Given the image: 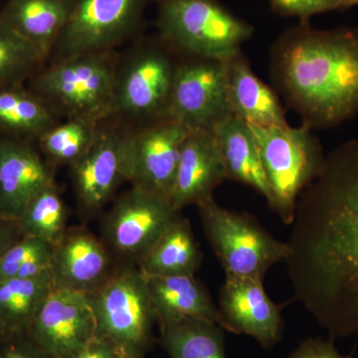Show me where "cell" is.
<instances>
[{
    "mask_svg": "<svg viewBox=\"0 0 358 358\" xmlns=\"http://www.w3.org/2000/svg\"><path fill=\"white\" fill-rule=\"evenodd\" d=\"M145 277L157 324L202 320L219 324L218 308L195 275Z\"/></svg>",
    "mask_w": 358,
    "mask_h": 358,
    "instance_id": "obj_21",
    "label": "cell"
},
{
    "mask_svg": "<svg viewBox=\"0 0 358 358\" xmlns=\"http://www.w3.org/2000/svg\"><path fill=\"white\" fill-rule=\"evenodd\" d=\"M249 126L272 193L270 207L289 225L299 196L319 176L326 155L312 129L305 124L300 128L289 124L270 128Z\"/></svg>",
    "mask_w": 358,
    "mask_h": 358,
    "instance_id": "obj_7",
    "label": "cell"
},
{
    "mask_svg": "<svg viewBox=\"0 0 358 358\" xmlns=\"http://www.w3.org/2000/svg\"><path fill=\"white\" fill-rule=\"evenodd\" d=\"M285 259L294 296L331 339L358 336V140L299 196Z\"/></svg>",
    "mask_w": 358,
    "mask_h": 358,
    "instance_id": "obj_1",
    "label": "cell"
},
{
    "mask_svg": "<svg viewBox=\"0 0 358 358\" xmlns=\"http://www.w3.org/2000/svg\"><path fill=\"white\" fill-rule=\"evenodd\" d=\"M225 71L228 100L233 115L260 128L288 124L279 98L254 74L241 52L225 61Z\"/></svg>",
    "mask_w": 358,
    "mask_h": 358,
    "instance_id": "obj_19",
    "label": "cell"
},
{
    "mask_svg": "<svg viewBox=\"0 0 358 358\" xmlns=\"http://www.w3.org/2000/svg\"><path fill=\"white\" fill-rule=\"evenodd\" d=\"M231 115L225 61L179 57L167 119L178 122L188 131L212 133Z\"/></svg>",
    "mask_w": 358,
    "mask_h": 358,
    "instance_id": "obj_11",
    "label": "cell"
},
{
    "mask_svg": "<svg viewBox=\"0 0 358 358\" xmlns=\"http://www.w3.org/2000/svg\"><path fill=\"white\" fill-rule=\"evenodd\" d=\"M53 182V166L34 141L0 134V215L17 220L33 197Z\"/></svg>",
    "mask_w": 358,
    "mask_h": 358,
    "instance_id": "obj_16",
    "label": "cell"
},
{
    "mask_svg": "<svg viewBox=\"0 0 358 358\" xmlns=\"http://www.w3.org/2000/svg\"><path fill=\"white\" fill-rule=\"evenodd\" d=\"M4 0H0V6H1V4L3 3Z\"/></svg>",
    "mask_w": 358,
    "mask_h": 358,
    "instance_id": "obj_39",
    "label": "cell"
},
{
    "mask_svg": "<svg viewBox=\"0 0 358 358\" xmlns=\"http://www.w3.org/2000/svg\"><path fill=\"white\" fill-rule=\"evenodd\" d=\"M119 265L101 237L85 227L68 228L62 239L54 245V287L91 293L107 281Z\"/></svg>",
    "mask_w": 358,
    "mask_h": 358,
    "instance_id": "obj_17",
    "label": "cell"
},
{
    "mask_svg": "<svg viewBox=\"0 0 358 358\" xmlns=\"http://www.w3.org/2000/svg\"><path fill=\"white\" fill-rule=\"evenodd\" d=\"M217 308L222 329L251 336L266 350L281 341V307L268 298L263 280L226 275Z\"/></svg>",
    "mask_w": 358,
    "mask_h": 358,
    "instance_id": "obj_15",
    "label": "cell"
},
{
    "mask_svg": "<svg viewBox=\"0 0 358 358\" xmlns=\"http://www.w3.org/2000/svg\"><path fill=\"white\" fill-rule=\"evenodd\" d=\"M154 0H75L48 62L79 54L114 51L138 36ZM47 62V63H48Z\"/></svg>",
    "mask_w": 358,
    "mask_h": 358,
    "instance_id": "obj_9",
    "label": "cell"
},
{
    "mask_svg": "<svg viewBox=\"0 0 358 358\" xmlns=\"http://www.w3.org/2000/svg\"><path fill=\"white\" fill-rule=\"evenodd\" d=\"M288 358H350L341 355L334 345V339L320 338L303 341Z\"/></svg>",
    "mask_w": 358,
    "mask_h": 358,
    "instance_id": "obj_33",
    "label": "cell"
},
{
    "mask_svg": "<svg viewBox=\"0 0 358 358\" xmlns=\"http://www.w3.org/2000/svg\"><path fill=\"white\" fill-rule=\"evenodd\" d=\"M53 249L54 245L46 240L21 237L0 256V282L50 272Z\"/></svg>",
    "mask_w": 358,
    "mask_h": 358,
    "instance_id": "obj_30",
    "label": "cell"
},
{
    "mask_svg": "<svg viewBox=\"0 0 358 358\" xmlns=\"http://www.w3.org/2000/svg\"><path fill=\"white\" fill-rule=\"evenodd\" d=\"M0 358H52L26 333L7 334L0 341Z\"/></svg>",
    "mask_w": 358,
    "mask_h": 358,
    "instance_id": "obj_32",
    "label": "cell"
},
{
    "mask_svg": "<svg viewBox=\"0 0 358 358\" xmlns=\"http://www.w3.org/2000/svg\"><path fill=\"white\" fill-rule=\"evenodd\" d=\"M131 129L114 117L101 122L88 152L70 166L79 208L86 216L100 213L128 182L127 152Z\"/></svg>",
    "mask_w": 358,
    "mask_h": 358,
    "instance_id": "obj_12",
    "label": "cell"
},
{
    "mask_svg": "<svg viewBox=\"0 0 358 358\" xmlns=\"http://www.w3.org/2000/svg\"><path fill=\"white\" fill-rule=\"evenodd\" d=\"M86 296L96 336L109 339L124 355L145 357L154 343L157 320L147 277L138 266L120 264L107 281Z\"/></svg>",
    "mask_w": 358,
    "mask_h": 358,
    "instance_id": "obj_6",
    "label": "cell"
},
{
    "mask_svg": "<svg viewBox=\"0 0 358 358\" xmlns=\"http://www.w3.org/2000/svg\"><path fill=\"white\" fill-rule=\"evenodd\" d=\"M214 138L225 166L226 178L255 189L272 205V193L264 171L253 131L246 122L231 115L214 128Z\"/></svg>",
    "mask_w": 358,
    "mask_h": 358,
    "instance_id": "obj_22",
    "label": "cell"
},
{
    "mask_svg": "<svg viewBox=\"0 0 358 358\" xmlns=\"http://www.w3.org/2000/svg\"><path fill=\"white\" fill-rule=\"evenodd\" d=\"M22 237L17 220L0 215V256Z\"/></svg>",
    "mask_w": 358,
    "mask_h": 358,
    "instance_id": "obj_35",
    "label": "cell"
},
{
    "mask_svg": "<svg viewBox=\"0 0 358 358\" xmlns=\"http://www.w3.org/2000/svg\"><path fill=\"white\" fill-rule=\"evenodd\" d=\"M45 65L40 52L0 16V89L26 86Z\"/></svg>",
    "mask_w": 358,
    "mask_h": 358,
    "instance_id": "obj_29",
    "label": "cell"
},
{
    "mask_svg": "<svg viewBox=\"0 0 358 358\" xmlns=\"http://www.w3.org/2000/svg\"><path fill=\"white\" fill-rule=\"evenodd\" d=\"M270 4L275 13L305 23L315 14L343 8L341 0H270Z\"/></svg>",
    "mask_w": 358,
    "mask_h": 358,
    "instance_id": "obj_31",
    "label": "cell"
},
{
    "mask_svg": "<svg viewBox=\"0 0 358 358\" xmlns=\"http://www.w3.org/2000/svg\"><path fill=\"white\" fill-rule=\"evenodd\" d=\"M203 254L188 219L179 215L145 252L138 268L150 277L194 275Z\"/></svg>",
    "mask_w": 358,
    "mask_h": 358,
    "instance_id": "obj_23",
    "label": "cell"
},
{
    "mask_svg": "<svg viewBox=\"0 0 358 358\" xmlns=\"http://www.w3.org/2000/svg\"><path fill=\"white\" fill-rule=\"evenodd\" d=\"M54 288L52 272L0 282V324L8 334L27 333Z\"/></svg>",
    "mask_w": 358,
    "mask_h": 358,
    "instance_id": "obj_24",
    "label": "cell"
},
{
    "mask_svg": "<svg viewBox=\"0 0 358 358\" xmlns=\"http://www.w3.org/2000/svg\"><path fill=\"white\" fill-rule=\"evenodd\" d=\"M57 122V115L27 87L0 89V134L35 141Z\"/></svg>",
    "mask_w": 358,
    "mask_h": 358,
    "instance_id": "obj_25",
    "label": "cell"
},
{
    "mask_svg": "<svg viewBox=\"0 0 358 358\" xmlns=\"http://www.w3.org/2000/svg\"><path fill=\"white\" fill-rule=\"evenodd\" d=\"M226 178L222 157L213 134L189 131L183 141L169 200L178 210L213 197Z\"/></svg>",
    "mask_w": 358,
    "mask_h": 358,
    "instance_id": "obj_18",
    "label": "cell"
},
{
    "mask_svg": "<svg viewBox=\"0 0 358 358\" xmlns=\"http://www.w3.org/2000/svg\"><path fill=\"white\" fill-rule=\"evenodd\" d=\"M7 334L8 333H7L6 329H4V327H2V324H0V341L4 338V336H6Z\"/></svg>",
    "mask_w": 358,
    "mask_h": 358,
    "instance_id": "obj_37",
    "label": "cell"
},
{
    "mask_svg": "<svg viewBox=\"0 0 358 358\" xmlns=\"http://www.w3.org/2000/svg\"><path fill=\"white\" fill-rule=\"evenodd\" d=\"M159 324L160 343L171 358H227L222 327L202 320Z\"/></svg>",
    "mask_w": 358,
    "mask_h": 358,
    "instance_id": "obj_26",
    "label": "cell"
},
{
    "mask_svg": "<svg viewBox=\"0 0 358 358\" xmlns=\"http://www.w3.org/2000/svg\"><path fill=\"white\" fill-rule=\"evenodd\" d=\"M121 350L109 339L96 336L88 343L62 358H115Z\"/></svg>",
    "mask_w": 358,
    "mask_h": 358,
    "instance_id": "obj_34",
    "label": "cell"
},
{
    "mask_svg": "<svg viewBox=\"0 0 358 358\" xmlns=\"http://www.w3.org/2000/svg\"><path fill=\"white\" fill-rule=\"evenodd\" d=\"M271 74L305 126H338L358 112V30L289 28L271 49Z\"/></svg>",
    "mask_w": 358,
    "mask_h": 358,
    "instance_id": "obj_2",
    "label": "cell"
},
{
    "mask_svg": "<svg viewBox=\"0 0 358 358\" xmlns=\"http://www.w3.org/2000/svg\"><path fill=\"white\" fill-rule=\"evenodd\" d=\"M188 133L185 127L167 117L131 129L127 152L128 183L169 199Z\"/></svg>",
    "mask_w": 358,
    "mask_h": 358,
    "instance_id": "obj_13",
    "label": "cell"
},
{
    "mask_svg": "<svg viewBox=\"0 0 358 358\" xmlns=\"http://www.w3.org/2000/svg\"><path fill=\"white\" fill-rule=\"evenodd\" d=\"M197 207L205 234L227 277L263 280L268 268L288 255V245L275 240L248 214L228 210L213 197Z\"/></svg>",
    "mask_w": 358,
    "mask_h": 358,
    "instance_id": "obj_8",
    "label": "cell"
},
{
    "mask_svg": "<svg viewBox=\"0 0 358 358\" xmlns=\"http://www.w3.org/2000/svg\"><path fill=\"white\" fill-rule=\"evenodd\" d=\"M179 56L159 36L138 37L117 53L110 117L131 129L166 117Z\"/></svg>",
    "mask_w": 358,
    "mask_h": 358,
    "instance_id": "obj_3",
    "label": "cell"
},
{
    "mask_svg": "<svg viewBox=\"0 0 358 358\" xmlns=\"http://www.w3.org/2000/svg\"><path fill=\"white\" fill-rule=\"evenodd\" d=\"M341 3H343V7L345 8V7L357 6L358 0H341Z\"/></svg>",
    "mask_w": 358,
    "mask_h": 358,
    "instance_id": "obj_36",
    "label": "cell"
},
{
    "mask_svg": "<svg viewBox=\"0 0 358 358\" xmlns=\"http://www.w3.org/2000/svg\"><path fill=\"white\" fill-rule=\"evenodd\" d=\"M100 124L78 117L64 119L47 129L34 143L52 166L70 167L95 143Z\"/></svg>",
    "mask_w": 358,
    "mask_h": 358,
    "instance_id": "obj_27",
    "label": "cell"
},
{
    "mask_svg": "<svg viewBox=\"0 0 358 358\" xmlns=\"http://www.w3.org/2000/svg\"><path fill=\"white\" fill-rule=\"evenodd\" d=\"M117 52L79 54L46 63L26 87L41 98L59 119H109L114 105Z\"/></svg>",
    "mask_w": 358,
    "mask_h": 358,
    "instance_id": "obj_4",
    "label": "cell"
},
{
    "mask_svg": "<svg viewBox=\"0 0 358 358\" xmlns=\"http://www.w3.org/2000/svg\"><path fill=\"white\" fill-rule=\"evenodd\" d=\"M115 358H145V357H134V355H124V353H120Z\"/></svg>",
    "mask_w": 358,
    "mask_h": 358,
    "instance_id": "obj_38",
    "label": "cell"
},
{
    "mask_svg": "<svg viewBox=\"0 0 358 358\" xmlns=\"http://www.w3.org/2000/svg\"><path fill=\"white\" fill-rule=\"evenodd\" d=\"M157 35L179 57L226 61L241 52L253 26L218 0H155Z\"/></svg>",
    "mask_w": 358,
    "mask_h": 358,
    "instance_id": "obj_5",
    "label": "cell"
},
{
    "mask_svg": "<svg viewBox=\"0 0 358 358\" xmlns=\"http://www.w3.org/2000/svg\"><path fill=\"white\" fill-rule=\"evenodd\" d=\"M75 0H4L0 16L43 56L50 58L65 26Z\"/></svg>",
    "mask_w": 358,
    "mask_h": 358,
    "instance_id": "obj_20",
    "label": "cell"
},
{
    "mask_svg": "<svg viewBox=\"0 0 358 358\" xmlns=\"http://www.w3.org/2000/svg\"><path fill=\"white\" fill-rule=\"evenodd\" d=\"M179 215L167 197L131 186L103 215L101 239L119 264L136 266Z\"/></svg>",
    "mask_w": 358,
    "mask_h": 358,
    "instance_id": "obj_10",
    "label": "cell"
},
{
    "mask_svg": "<svg viewBox=\"0 0 358 358\" xmlns=\"http://www.w3.org/2000/svg\"><path fill=\"white\" fill-rule=\"evenodd\" d=\"M28 336L52 358H62L96 336L86 294L54 287L33 319Z\"/></svg>",
    "mask_w": 358,
    "mask_h": 358,
    "instance_id": "obj_14",
    "label": "cell"
},
{
    "mask_svg": "<svg viewBox=\"0 0 358 358\" xmlns=\"http://www.w3.org/2000/svg\"><path fill=\"white\" fill-rule=\"evenodd\" d=\"M67 204L55 182L37 193L17 219L22 236L36 237L57 244L67 231Z\"/></svg>",
    "mask_w": 358,
    "mask_h": 358,
    "instance_id": "obj_28",
    "label": "cell"
}]
</instances>
